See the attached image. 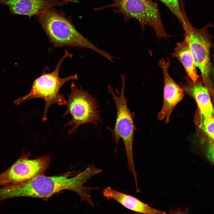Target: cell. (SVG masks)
<instances>
[{"mask_svg": "<svg viewBox=\"0 0 214 214\" xmlns=\"http://www.w3.org/2000/svg\"><path fill=\"white\" fill-rule=\"evenodd\" d=\"M98 172L97 168L91 164L77 174L68 172L52 176L41 175L21 184L4 186L0 188V196L4 200L21 197L46 199L62 191L67 190L76 193L82 201L91 205L93 202L90 193L97 187H87L84 185Z\"/></svg>", "mask_w": 214, "mask_h": 214, "instance_id": "cell-1", "label": "cell"}, {"mask_svg": "<svg viewBox=\"0 0 214 214\" xmlns=\"http://www.w3.org/2000/svg\"><path fill=\"white\" fill-rule=\"evenodd\" d=\"M195 121L198 127L214 141V118L204 117L198 113Z\"/></svg>", "mask_w": 214, "mask_h": 214, "instance_id": "cell-13", "label": "cell"}, {"mask_svg": "<svg viewBox=\"0 0 214 214\" xmlns=\"http://www.w3.org/2000/svg\"><path fill=\"white\" fill-rule=\"evenodd\" d=\"M204 147L205 157L214 165V141L212 140L208 141Z\"/></svg>", "mask_w": 214, "mask_h": 214, "instance_id": "cell-15", "label": "cell"}, {"mask_svg": "<svg viewBox=\"0 0 214 214\" xmlns=\"http://www.w3.org/2000/svg\"><path fill=\"white\" fill-rule=\"evenodd\" d=\"M172 56L177 58L181 63L188 77L193 82L199 77L189 47L185 40L178 43Z\"/></svg>", "mask_w": 214, "mask_h": 214, "instance_id": "cell-12", "label": "cell"}, {"mask_svg": "<svg viewBox=\"0 0 214 214\" xmlns=\"http://www.w3.org/2000/svg\"><path fill=\"white\" fill-rule=\"evenodd\" d=\"M210 77L213 84H214V65L212 67L210 73Z\"/></svg>", "mask_w": 214, "mask_h": 214, "instance_id": "cell-16", "label": "cell"}, {"mask_svg": "<svg viewBox=\"0 0 214 214\" xmlns=\"http://www.w3.org/2000/svg\"><path fill=\"white\" fill-rule=\"evenodd\" d=\"M185 80V83L182 86L184 93L194 99L201 115L206 117H213L214 109L211 101L210 95L207 88L204 85L202 77L200 76L195 82L188 76Z\"/></svg>", "mask_w": 214, "mask_h": 214, "instance_id": "cell-10", "label": "cell"}, {"mask_svg": "<svg viewBox=\"0 0 214 214\" xmlns=\"http://www.w3.org/2000/svg\"><path fill=\"white\" fill-rule=\"evenodd\" d=\"M112 2L100 7H95L96 11L114 8L115 13L122 14L124 22L135 19L139 22L141 29L148 25L153 29L158 37L167 38L160 16L158 4L152 0H111Z\"/></svg>", "mask_w": 214, "mask_h": 214, "instance_id": "cell-6", "label": "cell"}, {"mask_svg": "<svg viewBox=\"0 0 214 214\" xmlns=\"http://www.w3.org/2000/svg\"><path fill=\"white\" fill-rule=\"evenodd\" d=\"M43 30L54 47L65 46L90 49L110 61L113 56L95 45L75 28L71 17L55 7L36 15Z\"/></svg>", "mask_w": 214, "mask_h": 214, "instance_id": "cell-2", "label": "cell"}, {"mask_svg": "<svg viewBox=\"0 0 214 214\" xmlns=\"http://www.w3.org/2000/svg\"><path fill=\"white\" fill-rule=\"evenodd\" d=\"M107 200L113 199L126 208L137 213L145 214H165V211L155 209L137 198L107 186L103 191Z\"/></svg>", "mask_w": 214, "mask_h": 214, "instance_id": "cell-11", "label": "cell"}, {"mask_svg": "<svg viewBox=\"0 0 214 214\" xmlns=\"http://www.w3.org/2000/svg\"><path fill=\"white\" fill-rule=\"evenodd\" d=\"M72 55L67 50L60 59L54 70L51 73H43L35 79L33 82L29 92L26 95L18 98L14 101L17 105L36 98L43 99L45 103V106L42 121L47 119V113L50 107L54 104L59 106L65 105L67 101L64 95L60 93L61 87L67 82L78 79L77 74L64 78L59 75L60 66L67 58L71 57Z\"/></svg>", "mask_w": 214, "mask_h": 214, "instance_id": "cell-4", "label": "cell"}, {"mask_svg": "<svg viewBox=\"0 0 214 214\" xmlns=\"http://www.w3.org/2000/svg\"><path fill=\"white\" fill-rule=\"evenodd\" d=\"M78 1L77 0H0V4L7 6L10 13L12 15H26L30 18L51 7Z\"/></svg>", "mask_w": 214, "mask_h": 214, "instance_id": "cell-9", "label": "cell"}, {"mask_svg": "<svg viewBox=\"0 0 214 214\" xmlns=\"http://www.w3.org/2000/svg\"><path fill=\"white\" fill-rule=\"evenodd\" d=\"M213 118H214V116H213Z\"/></svg>", "mask_w": 214, "mask_h": 214, "instance_id": "cell-17", "label": "cell"}, {"mask_svg": "<svg viewBox=\"0 0 214 214\" xmlns=\"http://www.w3.org/2000/svg\"><path fill=\"white\" fill-rule=\"evenodd\" d=\"M163 3L177 18L181 23L182 13L180 6L179 0H159Z\"/></svg>", "mask_w": 214, "mask_h": 214, "instance_id": "cell-14", "label": "cell"}, {"mask_svg": "<svg viewBox=\"0 0 214 214\" xmlns=\"http://www.w3.org/2000/svg\"><path fill=\"white\" fill-rule=\"evenodd\" d=\"M185 7L181 6L182 19L181 23L184 33V40L188 44L193 55L196 67L201 73L204 85L208 89L210 95L214 96V87L210 77L212 65L210 59V51L214 47L213 37L209 28L214 26L212 22L206 24L200 29H197L191 23L187 17Z\"/></svg>", "mask_w": 214, "mask_h": 214, "instance_id": "cell-3", "label": "cell"}, {"mask_svg": "<svg viewBox=\"0 0 214 214\" xmlns=\"http://www.w3.org/2000/svg\"><path fill=\"white\" fill-rule=\"evenodd\" d=\"M70 87L71 93L65 104L67 109L63 116L65 117L70 114L72 117L70 121L64 125L72 127L68 130V135L75 132L83 124L97 125L101 121L96 98L81 86L78 87L73 82Z\"/></svg>", "mask_w": 214, "mask_h": 214, "instance_id": "cell-7", "label": "cell"}, {"mask_svg": "<svg viewBox=\"0 0 214 214\" xmlns=\"http://www.w3.org/2000/svg\"><path fill=\"white\" fill-rule=\"evenodd\" d=\"M121 90L119 95L114 90L112 86H108V92L112 97L117 110V117L114 127L110 128L116 146L120 139L125 147L128 161V171L133 174L134 179H137L134 166L133 152L134 134L136 128L133 121L134 114L128 106L127 100L125 96V76L121 75Z\"/></svg>", "mask_w": 214, "mask_h": 214, "instance_id": "cell-5", "label": "cell"}, {"mask_svg": "<svg viewBox=\"0 0 214 214\" xmlns=\"http://www.w3.org/2000/svg\"><path fill=\"white\" fill-rule=\"evenodd\" d=\"M30 152L24 151L21 156L6 170L0 174V186L21 184L44 175L50 162L49 155L30 159Z\"/></svg>", "mask_w": 214, "mask_h": 214, "instance_id": "cell-8", "label": "cell"}]
</instances>
